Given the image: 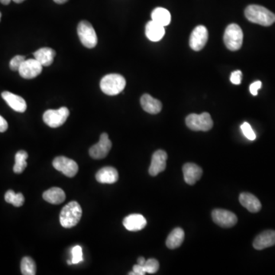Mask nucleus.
I'll return each mask as SVG.
<instances>
[{
    "instance_id": "nucleus-1",
    "label": "nucleus",
    "mask_w": 275,
    "mask_h": 275,
    "mask_svg": "<svg viewBox=\"0 0 275 275\" xmlns=\"http://www.w3.org/2000/svg\"><path fill=\"white\" fill-rule=\"evenodd\" d=\"M245 16L252 23L262 26H270L275 22V14L261 5H249L245 9Z\"/></svg>"
},
{
    "instance_id": "nucleus-2",
    "label": "nucleus",
    "mask_w": 275,
    "mask_h": 275,
    "mask_svg": "<svg viewBox=\"0 0 275 275\" xmlns=\"http://www.w3.org/2000/svg\"><path fill=\"white\" fill-rule=\"evenodd\" d=\"M81 217V206L76 201H72L66 205L60 212V225L66 229L73 227L80 222Z\"/></svg>"
},
{
    "instance_id": "nucleus-3",
    "label": "nucleus",
    "mask_w": 275,
    "mask_h": 275,
    "mask_svg": "<svg viewBox=\"0 0 275 275\" xmlns=\"http://www.w3.org/2000/svg\"><path fill=\"white\" fill-rule=\"evenodd\" d=\"M126 81L122 75L111 73L106 75L100 81V88L105 94L115 96L123 92Z\"/></svg>"
},
{
    "instance_id": "nucleus-4",
    "label": "nucleus",
    "mask_w": 275,
    "mask_h": 275,
    "mask_svg": "<svg viewBox=\"0 0 275 275\" xmlns=\"http://www.w3.org/2000/svg\"><path fill=\"white\" fill-rule=\"evenodd\" d=\"M223 40L229 50H239L243 42V32L240 26L236 24L228 25L224 33Z\"/></svg>"
},
{
    "instance_id": "nucleus-5",
    "label": "nucleus",
    "mask_w": 275,
    "mask_h": 275,
    "mask_svg": "<svg viewBox=\"0 0 275 275\" xmlns=\"http://www.w3.org/2000/svg\"><path fill=\"white\" fill-rule=\"evenodd\" d=\"M186 125L193 131H207L213 126L211 115L208 112L200 114H190L186 118Z\"/></svg>"
},
{
    "instance_id": "nucleus-6",
    "label": "nucleus",
    "mask_w": 275,
    "mask_h": 275,
    "mask_svg": "<svg viewBox=\"0 0 275 275\" xmlns=\"http://www.w3.org/2000/svg\"><path fill=\"white\" fill-rule=\"evenodd\" d=\"M77 34L84 46L87 48H93L97 45L98 39L95 29L89 21H80L77 26Z\"/></svg>"
},
{
    "instance_id": "nucleus-7",
    "label": "nucleus",
    "mask_w": 275,
    "mask_h": 275,
    "mask_svg": "<svg viewBox=\"0 0 275 275\" xmlns=\"http://www.w3.org/2000/svg\"><path fill=\"white\" fill-rule=\"evenodd\" d=\"M70 112L67 107H61L58 110H47L43 115V120L45 124L52 128H57L65 123Z\"/></svg>"
},
{
    "instance_id": "nucleus-8",
    "label": "nucleus",
    "mask_w": 275,
    "mask_h": 275,
    "mask_svg": "<svg viewBox=\"0 0 275 275\" xmlns=\"http://www.w3.org/2000/svg\"><path fill=\"white\" fill-rule=\"evenodd\" d=\"M53 166L56 170L62 172L68 178H73L78 172V165L74 161L64 156H59L53 161Z\"/></svg>"
},
{
    "instance_id": "nucleus-9",
    "label": "nucleus",
    "mask_w": 275,
    "mask_h": 275,
    "mask_svg": "<svg viewBox=\"0 0 275 275\" xmlns=\"http://www.w3.org/2000/svg\"><path fill=\"white\" fill-rule=\"evenodd\" d=\"M209 37L207 29L204 25H198L196 27L190 35V48L196 52H199L204 48Z\"/></svg>"
},
{
    "instance_id": "nucleus-10",
    "label": "nucleus",
    "mask_w": 275,
    "mask_h": 275,
    "mask_svg": "<svg viewBox=\"0 0 275 275\" xmlns=\"http://www.w3.org/2000/svg\"><path fill=\"white\" fill-rule=\"evenodd\" d=\"M212 218L213 222L222 228H231L234 226L238 219L236 214L229 210L217 209L212 213Z\"/></svg>"
},
{
    "instance_id": "nucleus-11",
    "label": "nucleus",
    "mask_w": 275,
    "mask_h": 275,
    "mask_svg": "<svg viewBox=\"0 0 275 275\" xmlns=\"http://www.w3.org/2000/svg\"><path fill=\"white\" fill-rule=\"evenodd\" d=\"M112 147V142L109 139L107 133H103L97 144L94 145L90 149V155L94 159H103L106 158Z\"/></svg>"
},
{
    "instance_id": "nucleus-12",
    "label": "nucleus",
    "mask_w": 275,
    "mask_h": 275,
    "mask_svg": "<svg viewBox=\"0 0 275 275\" xmlns=\"http://www.w3.org/2000/svg\"><path fill=\"white\" fill-rule=\"evenodd\" d=\"M43 66L36 59L25 60L19 69L18 73L25 79H33L42 72Z\"/></svg>"
},
{
    "instance_id": "nucleus-13",
    "label": "nucleus",
    "mask_w": 275,
    "mask_h": 275,
    "mask_svg": "<svg viewBox=\"0 0 275 275\" xmlns=\"http://www.w3.org/2000/svg\"><path fill=\"white\" fill-rule=\"evenodd\" d=\"M167 155L163 150H158L154 153L151 158V165L149 167V174L151 176H157L164 171L166 168Z\"/></svg>"
},
{
    "instance_id": "nucleus-14",
    "label": "nucleus",
    "mask_w": 275,
    "mask_h": 275,
    "mask_svg": "<svg viewBox=\"0 0 275 275\" xmlns=\"http://www.w3.org/2000/svg\"><path fill=\"white\" fill-rule=\"evenodd\" d=\"M184 181L187 184L194 185L202 177V170L196 164H185L183 167Z\"/></svg>"
},
{
    "instance_id": "nucleus-15",
    "label": "nucleus",
    "mask_w": 275,
    "mask_h": 275,
    "mask_svg": "<svg viewBox=\"0 0 275 275\" xmlns=\"http://www.w3.org/2000/svg\"><path fill=\"white\" fill-rule=\"evenodd\" d=\"M275 245V231L266 230L257 236L253 241V247L257 250H262Z\"/></svg>"
},
{
    "instance_id": "nucleus-16",
    "label": "nucleus",
    "mask_w": 275,
    "mask_h": 275,
    "mask_svg": "<svg viewBox=\"0 0 275 275\" xmlns=\"http://www.w3.org/2000/svg\"><path fill=\"white\" fill-rule=\"evenodd\" d=\"M2 97L7 103L8 105L16 112H25L27 104L23 98L8 91H4L2 92Z\"/></svg>"
},
{
    "instance_id": "nucleus-17",
    "label": "nucleus",
    "mask_w": 275,
    "mask_h": 275,
    "mask_svg": "<svg viewBox=\"0 0 275 275\" xmlns=\"http://www.w3.org/2000/svg\"><path fill=\"white\" fill-rule=\"evenodd\" d=\"M147 225L146 218L141 214H131L123 220V225L126 229L131 232H136L144 229Z\"/></svg>"
},
{
    "instance_id": "nucleus-18",
    "label": "nucleus",
    "mask_w": 275,
    "mask_h": 275,
    "mask_svg": "<svg viewBox=\"0 0 275 275\" xmlns=\"http://www.w3.org/2000/svg\"><path fill=\"white\" fill-rule=\"evenodd\" d=\"M146 35L150 41L154 42L161 41L165 35V26H162L151 20L146 25Z\"/></svg>"
},
{
    "instance_id": "nucleus-19",
    "label": "nucleus",
    "mask_w": 275,
    "mask_h": 275,
    "mask_svg": "<svg viewBox=\"0 0 275 275\" xmlns=\"http://www.w3.org/2000/svg\"><path fill=\"white\" fill-rule=\"evenodd\" d=\"M96 179L99 183L112 184L119 179V174L117 170L114 167H103L96 173Z\"/></svg>"
},
{
    "instance_id": "nucleus-20",
    "label": "nucleus",
    "mask_w": 275,
    "mask_h": 275,
    "mask_svg": "<svg viewBox=\"0 0 275 275\" xmlns=\"http://www.w3.org/2000/svg\"><path fill=\"white\" fill-rule=\"evenodd\" d=\"M239 201L240 203L251 213H257L261 210V202L253 194L242 193L240 194Z\"/></svg>"
},
{
    "instance_id": "nucleus-21",
    "label": "nucleus",
    "mask_w": 275,
    "mask_h": 275,
    "mask_svg": "<svg viewBox=\"0 0 275 275\" xmlns=\"http://www.w3.org/2000/svg\"><path fill=\"white\" fill-rule=\"evenodd\" d=\"M142 109L150 114H158L162 111V104L158 100L153 98L151 95L144 94L141 98Z\"/></svg>"
},
{
    "instance_id": "nucleus-22",
    "label": "nucleus",
    "mask_w": 275,
    "mask_h": 275,
    "mask_svg": "<svg viewBox=\"0 0 275 275\" xmlns=\"http://www.w3.org/2000/svg\"><path fill=\"white\" fill-rule=\"evenodd\" d=\"M43 198L51 204H60L66 199L65 193L62 189L59 187H52L44 192Z\"/></svg>"
},
{
    "instance_id": "nucleus-23",
    "label": "nucleus",
    "mask_w": 275,
    "mask_h": 275,
    "mask_svg": "<svg viewBox=\"0 0 275 275\" xmlns=\"http://www.w3.org/2000/svg\"><path fill=\"white\" fill-rule=\"evenodd\" d=\"M33 55L35 59H36L43 67H48L53 63L56 54L52 48H42L36 51Z\"/></svg>"
},
{
    "instance_id": "nucleus-24",
    "label": "nucleus",
    "mask_w": 275,
    "mask_h": 275,
    "mask_svg": "<svg viewBox=\"0 0 275 275\" xmlns=\"http://www.w3.org/2000/svg\"><path fill=\"white\" fill-rule=\"evenodd\" d=\"M184 240V232L181 228H175L167 236L166 245L170 249L179 248Z\"/></svg>"
},
{
    "instance_id": "nucleus-25",
    "label": "nucleus",
    "mask_w": 275,
    "mask_h": 275,
    "mask_svg": "<svg viewBox=\"0 0 275 275\" xmlns=\"http://www.w3.org/2000/svg\"><path fill=\"white\" fill-rule=\"evenodd\" d=\"M151 20L155 21L156 23L167 26L170 24L171 20V16L170 12L165 8L158 7L154 9L151 13Z\"/></svg>"
},
{
    "instance_id": "nucleus-26",
    "label": "nucleus",
    "mask_w": 275,
    "mask_h": 275,
    "mask_svg": "<svg viewBox=\"0 0 275 275\" xmlns=\"http://www.w3.org/2000/svg\"><path fill=\"white\" fill-rule=\"evenodd\" d=\"M28 158H29V155L24 150H21L16 153V157H15L16 163L13 167V171L16 174H18L23 172L27 167L26 160Z\"/></svg>"
},
{
    "instance_id": "nucleus-27",
    "label": "nucleus",
    "mask_w": 275,
    "mask_h": 275,
    "mask_svg": "<svg viewBox=\"0 0 275 275\" xmlns=\"http://www.w3.org/2000/svg\"><path fill=\"white\" fill-rule=\"evenodd\" d=\"M5 201L16 207L22 206L25 202V197L21 193L16 194L13 190H8L5 194Z\"/></svg>"
},
{
    "instance_id": "nucleus-28",
    "label": "nucleus",
    "mask_w": 275,
    "mask_h": 275,
    "mask_svg": "<svg viewBox=\"0 0 275 275\" xmlns=\"http://www.w3.org/2000/svg\"><path fill=\"white\" fill-rule=\"evenodd\" d=\"M21 272L23 275H36V264L30 257H24L21 262Z\"/></svg>"
},
{
    "instance_id": "nucleus-29",
    "label": "nucleus",
    "mask_w": 275,
    "mask_h": 275,
    "mask_svg": "<svg viewBox=\"0 0 275 275\" xmlns=\"http://www.w3.org/2000/svg\"><path fill=\"white\" fill-rule=\"evenodd\" d=\"M71 253H72L71 261L73 265H76V264H79V263L84 261L83 250H82V248L80 245H76V246L73 247L72 251H71Z\"/></svg>"
},
{
    "instance_id": "nucleus-30",
    "label": "nucleus",
    "mask_w": 275,
    "mask_h": 275,
    "mask_svg": "<svg viewBox=\"0 0 275 275\" xmlns=\"http://www.w3.org/2000/svg\"><path fill=\"white\" fill-rule=\"evenodd\" d=\"M146 273L155 274L159 269V262L155 258H150L146 261L144 265Z\"/></svg>"
},
{
    "instance_id": "nucleus-31",
    "label": "nucleus",
    "mask_w": 275,
    "mask_h": 275,
    "mask_svg": "<svg viewBox=\"0 0 275 275\" xmlns=\"http://www.w3.org/2000/svg\"><path fill=\"white\" fill-rule=\"evenodd\" d=\"M241 129L242 131V133L249 140L253 141L256 139V133H255V131H253L249 123H244L243 124L241 125Z\"/></svg>"
},
{
    "instance_id": "nucleus-32",
    "label": "nucleus",
    "mask_w": 275,
    "mask_h": 275,
    "mask_svg": "<svg viewBox=\"0 0 275 275\" xmlns=\"http://www.w3.org/2000/svg\"><path fill=\"white\" fill-rule=\"evenodd\" d=\"M25 60V57H24V56H21V55L15 56V57L10 60V63H9L10 69L14 71H18V69H19L21 64H22V63H23Z\"/></svg>"
},
{
    "instance_id": "nucleus-33",
    "label": "nucleus",
    "mask_w": 275,
    "mask_h": 275,
    "mask_svg": "<svg viewBox=\"0 0 275 275\" xmlns=\"http://www.w3.org/2000/svg\"><path fill=\"white\" fill-rule=\"evenodd\" d=\"M242 73L241 71H236L232 73L230 76V80L235 85H239L241 82Z\"/></svg>"
},
{
    "instance_id": "nucleus-34",
    "label": "nucleus",
    "mask_w": 275,
    "mask_h": 275,
    "mask_svg": "<svg viewBox=\"0 0 275 275\" xmlns=\"http://www.w3.org/2000/svg\"><path fill=\"white\" fill-rule=\"evenodd\" d=\"M146 274V269H145L144 265H134L133 271L129 272V275H145Z\"/></svg>"
},
{
    "instance_id": "nucleus-35",
    "label": "nucleus",
    "mask_w": 275,
    "mask_h": 275,
    "mask_svg": "<svg viewBox=\"0 0 275 275\" xmlns=\"http://www.w3.org/2000/svg\"><path fill=\"white\" fill-rule=\"evenodd\" d=\"M261 82L259 80L254 82L253 84H251L250 86V92L253 96H257V91L258 90L261 89Z\"/></svg>"
},
{
    "instance_id": "nucleus-36",
    "label": "nucleus",
    "mask_w": 275,
    "mask_h": 275,
    "mask_svg": "<svg viewBox=\"0 0 275 275\" xmlns=\"http://www.w3.org/2000/svg\"><path fill=\"white\" fill-rule=\"evenodd\" d=\"M8 128L7 121L5 120L2 116L0 115V132H4Z\"/></svg>"
},
{
    "instance_id": "nucleus-37",
    "label": "nucleus",
    "mask_w": 275,
    "mask_h": 275,
    "mask_svg": "<svg viewBox=\"0 0 275 275\" xmlns=\"http://www.w3.org/2000/svg\"><path fill=\"white\" fill-rule=\"evenodd\" d=\"M146 260L145 259V257H139L138 258V264L140 265H144L145 263H146Z\"/></svg>"
},
{
    "instance_id": "nucleus-38",
    "label": "nucleus",
    "mask_w": 275,
    "mask_h": 275,
    "mask_svg": "<svg viewBox=\"0 0 275 275\" xmlns=\"http://www.w3.org/2000/svg\"><path fill=\"white\" fill-rule=\"evenodd\" d=\"M68 0H54V2L57 4H64L68 2Z\"/></svg>"
},
{
    "instance_id": "nucleus-39",
    "label": "nucleus",
    "mask_w": 275,
    "mask_h": 275,
    "mask_svg": "<svg viewBox=\"0 0 275 275\" xmlns=\"http://www.w3.org/2000/svg\"><path fill=\"white\" fill-rule=\"evenodd\" d=\"M12 0H0V2L3 5H9Z\"/></svg>"
},
{
    "instance_id": "nucleus-40",
    "label": "nucleus",
    "mask_w": 275,
    "mask_h": 275,
    "mask_svg": "<svg viewBox=\"0 0 275 275\" xmlns=\"http://www.w3.org/2000/svg\"><path fill=\"white\" fill-rule=\"evenodd\" d=\"M13 1L16 2V3H21V2H24L25 0H13Z\"/></svg>"
},
{
    "instance_id": "nucleus-41",
    "label": "nucleus",
    "mask_w": 275,
    "mask_h": 275,
    "mask_svg": "<svg viewBox=\"0 0 275 275\" xmlns=\"http://www.w3.org/2000/svg\"><path fill=\"white\" fill-rule=\"evenodd\" d=\"M68 265H73V264H72V261H71V260H68Z\"/></svg>"
},
{
    "instance_id": "nucleus-42",
    "label": "nucleus",
    "mask_w": 275,
    "mask_h": 275,
    "mask_svg": "<svg viewBox=\"0 0 275 275\" xmlns=\"http://www.w3.org/2000/svg\"><path fill=\"white\" fill-rule=\"evenodd\" d=\"M1 16H2V14H1V13H0V19H1Z\"/></svg>"
}]
</instances>
